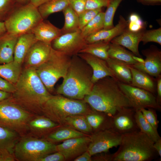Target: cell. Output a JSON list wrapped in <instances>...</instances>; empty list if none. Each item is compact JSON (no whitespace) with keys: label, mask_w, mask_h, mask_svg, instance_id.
<instances>
[{"label":"cell","mask_w":161,"mask_h":161,"mask_svg":"<svg viewBox=\"0 0 161 161\" xmlns=\"http://www.w3.org/2000/svg\"><path fill=\"white\" fill-rule=\"evenodd\" d=\"M13 100L35 115L41 114L42 107L52 95L37 74L34 67L25 68L15 84Z\"/></svg>","instance_id":"1"},{"label":"cell","mask_w":161,"mask_h":161,"mask_svg":"<svg viewBox=\"0 0 161 161\" xmlns=\"http://www.w3.org/2000/svg\"><path fill=\"white\" fill-rule=\"evenodd\" d=\"M119 83L110 76L101 79L94 83L91 91L83 100L93 109L111 117L123 108H132Z\"/></svg>","instance_id":"2"},{"label":"cell","mask_w":161,"mask_h":161,"mask_svg":"<svg viewBox=\"0 0 161 161\" xmlns=\"http://www.w3.org/2000/svg\"><path fill=\"white\" fill-rule=\"evenodd\" d=\"M92 75L90 66L77 55H73L56 93L70 98L83 100L92 88L94 84L92 81Z\"/></svg>","instance_id":"3"},{"label":"cell","mask_w":161,"mask_h":161,"mask_svg":"<svg viewBox=\"0 0 161 161\" xmlns=\"http://www.w3.org/2000/svg\"><path fill=\"white\" fill-rule=\"evenodd\" d=\"M154 142L140 130L122 134L117 150L111 154V161H150L158 154Z\"/></svg>","instance_id":"4"},{"label":"cell","mask_w":161,"mask_h":161,"mask_svg":"<svg viewBox=\"0 0 161 161\" xmlns=\"http://www.w3.org/2000/svg\"><path fill=\"white\" fill-rule=\"evenodd\" d=\"M91 111L83 100L70 98L61 95H53L43 106L41 114L60 124H63L68 117L84 115Z\"/></svg>","instance_id":"5"},{"label":"cell","mask_w":161,"mask_h":161,"mask_svg":"<svg viewBox=\"0 0 161 161\" xmlns=\"http://www.w3.org/2000/svg\"><path fill=\"white\" fill-rule=\"evenodd\" d=\"M43 19L38 7L29 2L24 4H16L4 22L7 32L19 35L31 32Z\"/></svg>","instance_id":"6"},{"label":"cell","mask_w":161,"mask_h":161,"mask_svg":"<svg viewBox=\"0 0 161 161\" xmlns=\"http://www.w3.org/2000/svg\"><path fill=\"white\" fill-rule=\"evenodd\" d=\"M71 57L52 48L47 60L35 68L37 74L50 93L54 91L55 85L59 79L65 76Z\"/></svg>","instance_id":"7"},{"label":"cell","mask_w":161,"mask_h":161,"mask_svg":"<svg viewBox=\"0 0 161 161\" xmlns=\"http://www.w3.org/2000/svg\"><path fill=\"white\" fill-rule=\"evenodd\" d=\"M56 151L54 143L44 138L27 134L20 137L14 147L13 153L16 160L39 161L45 156Z\"/></svg>","instance_id":"8"},{"label":"cell","mask_w":161,"mask_h":161,"mask_svg":"<svg viewBox=\"0 0 161 161\" xmlns=\"http://www.w3.org/2000/svg\"><path fill=\"white\" fill-rule=\"evenodd\" d=\"M35 115L14 102L11 96L0 101V126L20 137L28 134L27 124Z\"/></svg>","instance_id":"9"},{"label":"cell","mask_w":161,"mask_h":161,"mask_svg":"<svg viewBox=\"0 0 161 161\" xmlns=\"http://www.w3.org/2000/svg\"><path fill=\"white\" fill-rule=\"evenodd\" d=\"M120 88L129 100L135 110L143 108L160 110L161 106L157 103L156 96L143 89L119 82Z\"/></svg>","instance_id":"10"},{"label":"cell","mask_w":161,"mask_h":161,"mask_svg":"<svg viewBox=\"0 0 161 161\" xmlns=\"http://www.w3.org/2000/svg\"><path fill=\"white\" fill-rule=\"evenodd\" d=\"M122 135L111 129L96 131L90 136L87 151L91 156L107 152L110 148L119 145Z\"/></svg>","instance_id":"11"},{"label":"cell","mask_w":161,"mask_h":161,"mask_svg":"<svg viewBox=\"0 0 161 161\" xmlns=\"http://www.w3.org/2000/svg\"><path fill=\"white\" fill-rule=\"evenodd\" d=\"M86 44L80 30L61 34L51 43L53 49L70 57L77 55Z\"/></svg>","instance_id":"12"},{"label":"cell","mask_w":161,"mask_h":161,"mask_svg":"<svg viewBox=\"0 0 161 161\" xmlns=\"http://www.w3.org/2000/svg\"><path fill=\"white\" fill-rule=\"evenodd\" d=\"M135 111L130 107L119 110L112 117L110 129L122 135L139 130L135 120Z\"/></svg>","instance_id":"13"},{"label":"cell","mask_w":161,"mask_h":161,"mask_svg":"<svg viewBox=\"0 0 161 161\" xmlns=\"http://www.w3.org/2000/svg\"><path fill=\"white\" fill-rule=\"evenodd\" d=\"M145 57L143 63L138 62L131 66L156 78L161 73V51L156 46L151 45L142 51Z\"/></svg>","instance_id":"14"},{"label":"cell","mask_w":161,"mask_h":161,"mask_svg":"<svg viewBox=\"0 0 161 161\" xmlns=\"http://www.w3.org/2000/svg\"><path fill=\"white\" fill-rule=\"evenodd\" d=\"M90 141V136L70 139L56 145L57 151L61 153L65 160L75 159L87 150Z\"/></svg>","instance_id":"15"},{"label":"cell","mask_w":161,"mask_h":161,"mask_svg":"<svg viewBox=\"0 0 161 161\" xmlns=\"http://www.w3.org/2000/svg\"><path fill=\"white\" fill-rule=\"evenodd\" d=\"M52 48L51 43L37 41L31 47L24 60L25 68L36 67L48 58Z\"/></svg>","instance_id":"16"},{"label":"cell","mask_w":161,"mask_h":161,"mask_svg":"<svg viewBox=\"0 0 161 161\" xmlns=\"http://www.w3.org/2000/svg\"><path fill=\"white\" fill-rule=\"evenodd\" d=\"M59 125L43 115H35L27 124L28 134L39 138L45 137Z\"/></svg>","instance_id":"17"},{"label":"cell","mask_w":161,"mask_h":161,"mask_svg":"<svg viewBox=\"0 0 161 161\" xmlns=\"http://www.w3.org/2000/svg\"><path fill=\"white\" fill-rule=\"evenodd\" d=\"M77 55L91 67L92 71V80L94 84L100 79L107 76L115 78L106 60L86 53H79Z\"/></svg>","instance_id":"18"},{"label":"cell","mask_w":161,"mask_h":161,"mask_svg":"<svg viewBox=\"0 0 161 161\" xmlns=\"http://www.w3.org/2000/svg\"><path fill=\"white\" fill-rule=\"evenodd\" d=\"M128 23V21L122 15H120L118 23L114 27L108 30L103 29L85 38V41L87 44L99 42H110L127 28Z\"/></svg>","instance_id":"19"},{"label":"cell","mask_w":161,"mask_h":161,"mask_svg":"<svg viewBox=\"0 0 161 161\" xmlns=\"http://www.w3.org/2000/svg\"><path fill=\"white\" fill-rule=\"evenodd\" d=\"M145 30L134 32L127 28L120 35L113 39L110 42L126 47L135 56L142 58L139 51V45L141 41L142 36Z\"/></svg>","instance_id":"20"},{"label":"cell","mask_w":161,"mask_h":161,"mask_svg":"<svg viewBox=\"0 0 161 161\" xmlns=\"http://www.w3.org/2000/svg\"><path fill=\"white\" fill-rule=\"evenodd\" d=\"M31 32L38 41L49 43L62 34L61 29L44 19L38 23Z\"/></svg>","instance_id":"21"},{"label":"cell","mask_w":161,"mask_h":161,"mask_svg":"<svg viewBox=\"0 0 161 161\" xmlns=\"http://www.w3.org/2000/svg\"><path fill=\"white\" fill-rule=\"evenodd\" d=\"M129 68L132 76L130 85L148 91L155 95L156 93V79L130 65Z\"/></svg>","instance_id":"22"},{"label":"cell","mask_w":161,"mask_h":161,"mask_svg":"<svg viewBox=\"0 0 161 161\" xmlns=\"http://www.w3.org/2000/svg\"><path fill=\"white\" fill-rule=\"evenodd\" d=\"M37 41L31 32L18 35L15 48L14 61L21 65L28 51Z\"/></svg>","instance_id":"23"},{"label":"cell","mask_w":161,"mask_h":161,"mask_svg":"<svg viewBox=\"0 0 161 161\" xmlns=\"http://www.w3.org/2000/svg\"><path fill=\"white\" fill-rule=\"evenodd\" d=\"M18 36L7 32L0 37V64L14 61L15 48Z\"/></svg>","instance_id":"24"},{"label":"cell","mask_w":161,"mask_h":161,"mask_svg":"<svg viewBox=\"0 0 161 161\" xmlns=\"http://www.w3.org/2000/svg\"><path fill=\"white\" fill-rule=\"evenodd\" d=\"M106 61L115 79L120 83L129 85L131 84L132 76L129 65L109 57Z\"/></svg>","instance_id":"25"},{"label":"cell","mask_w":161,"mask_h":161,"mask_svg":"<svg viewBox=\"0 0 161 161\" xmlns=\"http://www.w3.org/2000/svg\"><path fill=\"white\" fill-rule=\"evenodd\" d=\"M85 136H86L85 134L70 127H58L44 138L54 143L71 138Z\"/></svg>","instance_id":"26"},{"label":"cell","mask_w":161,"mask_h":161,"mask_svg":"<svg viewBox=\"0 0 161 161\" xmlns=\"http://www.w3.org/2000/svg\"><path fill=\"white\" fill-rule=\"evenodd\" d=\"M109 58L115 59L132 66L138 62L134 59L135 55L120 45L110 42L108 51Z\"/></svg>","instance_id":"27"},{"label":"cell","mask_w":161,"mask_h":161,"mask_svg":"<svg viewBox=\"0 0 161 161\" xmlns=\"http://www.w3.org/2000/svg\"><path fill=\"white\" fill-rule=\"evenodd\" d=\"M91 112L86 117L92 129L97 131L110 129L112 117L103 112Z\"/></svg>","instance_id":"28"},{"label":"cell","mask_w":161,"mask_h":161,"mask_svg":"<svg viewBox=\"0 0 161 161\" xmlns=\"http://www.w3.org/2000/svg\"><path fill=\"white\" fill-rule=\"evenodd\" d=\"M21 65L14 61L0 64V77L15 84L21 73Z\"/></svg>","instance_id":"29"},{"label":"cell","mask_w":161,"mask_h":161,"mask_svg":"<svg viewBox=\"0 0 161 161\" xmlns=\"http://www.w3.org/2000/svg\"><path fill=\"white\" fill-rule=\"evenodd\" d=\"M62 11L65 21L61 29L62 34L80 30L78 16L69 5Z\"/></svg>","instance_id":"30"},{"label":"cell","mask_w":161,"mask_h":161,"mask_svg":"<svg viewBox=\"0 0 161 161\" xmlns=\"http://www.w3.org/2000/svg\"><path fill=\"white\" fill-rule=\"evenodd\" d=\"M69 5L68 0H49L38 8L44 19L52 14L63 11Z\"/></svg>","instance_id":"31"},{"label":"cell","mask_w":161,"mask_h":161,"mask_svg":"<svg viewBox=\"0 0 161 161\" xmlns=\"http://www.w3.org/2000/svg\"><path fill=\"white\" fill-rule=\"evenodd\" d=\"M20 137L14 131L0 126V151L8 150L13 152L14 147Z\"/></svg>","instance_id":"32"},{"label":"cell","mask_w":161,"mask_h":161,"mask_svg":"<svg viewBox=\"0 0 161 161\" xmlns=\"http://www.w3.org/2000/svg\"><path fill=\"white\" fill-rule=\"evenodd\" d=\"M110 43L99 42L87 44L79 53L90 54L106 61L109 58L108 51Z\"/></svg>","instance_id":"33"},{"label":"cell","mask_w":161,"mask_h":161,"mask_svg":"<svg viewBox=\"0 0 161 161\" xmlns=\"http://www.w3.org/2000/svg\"><path fill=\"white\" fill-rule=\"evenodd\" d=\"M135 117L139 130L148 136L154 142L161 138L143 116L140 110H136Z\"/></svg>","instance_id":"34"},{"label":"cell","mask_w":161,"mask_h":161,"mask_svg":"<svg viewBox=\"0 0 161 161\" xmlns=\"http://www.w3.org/2000/svg\"><path fill=\"white\" fill-rule=\"evenodd\" d=\"M63 124L83 133H89L93 130L83 115L69 116L65 119Z\"/></svg>","instance_id":"35"},{"label":"cell","mask_w":161,"mask_h":161,"mask_svg":"<svg viewBox=\"0 0 161 161\" xmlns=\"http://www.w3.org/2000/svg\"><path fill=\"white\" fill-rule=\"evenodd\" d=\"M104 12L99 13L80 30L81 34L84 38L103 29Z\"/></svg>","instance_id":"36"},{"label":"cell","mask_w":161,"mask_h":161,"mask_svg":"<svg viewBox=\"0 0 161 161\" xmlns=\"http://www.w3.org/2000/svg\"><path fill=\"white\" fill-rule=\"evenodd\" d=\"M123 0H110L106 11L104 12L103 29L108 30L114 26L113 18L115 12L120 4Z\"/></svg>","instance_id":"37"},{"label":"cell","mask_w":161,"mask_h":161,"mask_svg":"<svg viewBox=\"0 0 161 161\" xmlns=\"http://www.w3.org/2000/svg\"><path fill=\"white\" fill-rule=\"evenodd\" d=\"M143 45L149 42H154L161 45V28L145 30L143 35L141 41Z\"/></svg>","instance_id":"38"},{"label":"cell","mask_w":161,"mask_h":161,"mask_svg":"<svg viewBox=\"0 0 161 161\" xmlns=\"http://www.w3.org/2000/svg\"><path fill=\"white\" fill-rule=\"evenodd\" d=\"M102 11V9L85 10L79 15V28L80 30L99 13Z\"/></svg>","instance_id":"39"},{"label":"cell","mask_w":161,"mask_h":161,"mask_svg":"<svg viewBox=\"0 0 161 161\" xmlns=\"http://www.w3.org/2000/svg\"><path fill=\"white\" fill-rule=\"evenodd\" d=\"M16 4L14 0H0V21H4Z\"/></svg>","instance_id":"40"},{"label":"cell","mask_w":161,"mask_h":161,"mask_svg":"<svg viewBox=\"0 0 161 161\" xmlns=\"http://www.w3.org/2000/svg\"><path fill=\"white\" fill-rule=\"evenodd\" d=\"M128 21L127 28L131 31L137 32L145 29L146 23L138 15L132 16Z\"/></svg>","instance_id":"41"},{"label":"cell","mask_w":161,"mask_h":161,"mask_svg":"<svg viewBox=\"0 0 161 161\" xmlns=\"http://www.w3.org/2000/svg\"><path fill=\"white\" fill-rule=\"evenodd\" d=\"M143 108L140 110L143 116L151 126L154 129L157 131L158 121L157 114L154 109L151 108Z\"/></svg>","instance_id":"42"},{"label":"cell","mask_w":161,"mask_h":161,"mask_svg":"<svg viewBox=\"0 0 161 161\" xmlns=\"http://www.w3.org/2000/svg\"><path fill=\"white\" fill-rule=\"evenodd\" d=\"M110 0H86L85 10L102 9L107 7Z\"/></svg>","instance_id":"43"},{"label":"cell","mask_w":161,"mask_h":161,"mask_svg":"<svg viewBox=\"0 0 161 161\" xmlns=\"http://www.w3.org/2000/svg\"><path fill=\"white\" fill-rule=\"evenodd\" d=\"M69 5L79 16L85 10L86 0H68Z\"/></svg>","instance_id":"44"},{"label":"cell","mask_w":161,"mask_h":161,"mask_svg":"<svg viewBox=\"0 0 161 161\" xmlns=\"http://www.w3.org/2000/svg\"><path fill=\"white\" fill-rule=\"evenodd\" d=\"M15 90L14 84L0 77V90L12 94Z\"/></svg>","instance_id":"45"},{"label":"cell","mask_w":161,"mask_h":161,"mask_svg":"<svg viewBox=\"0 0 161 161\" xmlns=\"http://www.w3.org/2000/svg\"><path fill=\"white\" fill-rule=\"evenodd\" d=\"M65 160L63 155L60 152L56 151L45 156L39 161H63Z\"/></svg>","instance_id":"46"},{"label":"cell","mask_w":161,"mask_h":161,"mask_svg":"<svg viewBox=\"0 0 161 161\" xmlns=\"http://www.w3.org/2000/svg\"><path fill=\"white\" fill-rule=\"evenodd\" d=\"M16 160L13 152L8 150L0 151V161Z\"/></svg>","instance_id":"47"},{"label":"cell","mask_w":161,"mask_h":161,"mask_svg":"<svg viewBox=\"0 0 161 161\" xmlns=\"http://www.w3.org/2000/svg\"><path fill=\"white\" fill-rule=\"evenodd\" d=\"M156 79V96L157 101L158 104L161 106V75Z\"/></svg>","instance_id":"48"},{"label":"cell","mask_w":161,"mask_h":161,"mask_svg":"<svg viewBox=\"0 0 161 161\" xmlns=\"http://www.w3.org/2000/svg\"><path fill=\"white\" fill-rule=\"evenodd\" d=\"M91 156L87 150L74 159V161H91Z\"/></svg>","instance_id":"49"},{"label":"cell","mask_w":161,"mask_h":161,"mask_svg":"<svg viewBox=\"0 0 161 161\" xmlns=\"http://www.w3.org/2000/svg\"><path fill=\"white\" fill-rule=\"evenodd\" d=\"M139 2L147 5H160L161 0H137Z\"/></svg>","instance_id":"50"},{"label":"cell","mask_w":161,"mask_h":161,"mask_svg":"<svg viewBox=\"0 0 161 161\" xmlns=\"http://www.w3.org/2000/svg\"><path fill=\"white\" fill-rule=\"evenodd\" d=\"M154 147L158 153V155L161 157V138L158 139L157 140L154 142Z\"/></svg>","instance_id":"51"},{"label":"cell","mask_w":161,"mask_h":161,"mask_svg":"<svg viewBox=\"0 0 161 161\" xmlns=\"http://www.w3.org/2000/svg\"><path fill=\"white\" fill-rule=\"evenodd\" d=\"M12 94L9 92L0 90V101L8 98L11 96Z\"/></svg>","instance_id":"52"},{"label":"cell","mask_w":161,"mask_h":161,"mask_svg":"<svg viewBox=\"0 0 161 161\" xmlns=\"http://www.w3.org/2000/svg\"><path fill=\"white\" fill-rule=\"evenodd\" d=\"M49 0H30V2L37 7H38Z\"/></svg>","instance_id":"53"},{"label":"cell","mask_w":161,"mask_h":161,"mask_svg":"<svg viewBox=\"0 0 161 161\" xmlns=\"http://www.w3.org/2000/svg\"><path fill=\"white\" fill-rule=\"evenodd\" d=\"M7 32L4 22L0 21V37Z\"/></svg>","instance_id":"54"},{"label":"cell","mask_w":161,"mask_h":161,"mask_svg":"<svg viewBox=\"0 0 161 161\" xmlns=\"http://www.w3.org/2000/svg\"><path fill=\"white\" fill-rule=\"evenodd\" d=\"M15 3L19 4H24L30 2V0H14Z\"/></svg>","instance_id":"55"}]
</instances>
